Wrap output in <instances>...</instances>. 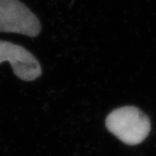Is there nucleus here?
I'll list each match as a JSON object with an SVG mask.
<instances>
[{
	"mask_svg": "<svg viewBox=\"0 0 156 156\" xmlns=\"http://www.w3.org/2000/svg\"><path fill=\"white\" fill-rule=\"evenodd\" d=\"M107 130L127 145H137L151 132L149 117L136 106H122L112 111L105 119Z\"/></svg>",
	"mask_w": 156,
	"mask_h": 156,
	"instance_id": "f257e3e1",
	"label": "nucleus"
},
{
	"mask_svg": "<svg viewBox=\"0 0 156 156\" xmlns=\"http://www.w3.org/2000/svg\"><path fill=\"white\" fill-rule=\"evenodd\" d=\"M41 29L37 16L19 0H0V32L36 37Z\"/></svg>",
	"mask_w": 156,
	"mask_h": 156,
	"instance_id": "f03ea898",
	"label": "nucleus"
},
{
	"mask_svg": "<svg viewBox=\"0 0 156 156\" xmlns=\"http://www.w3.org/2000/svg\"><path fill=\"white\" fill-rule=\"evenodd\" d=\"M9 61L14 74L24 81L36 80L41 74L40 62L29 51L18 44L0 41V64Z\"/></svg>",
	"mask_w": 156,
	"mask_h": 156,
	"instance_id": "7ed1b4c3",
	"label": "nucleus"
}]
</instances>
